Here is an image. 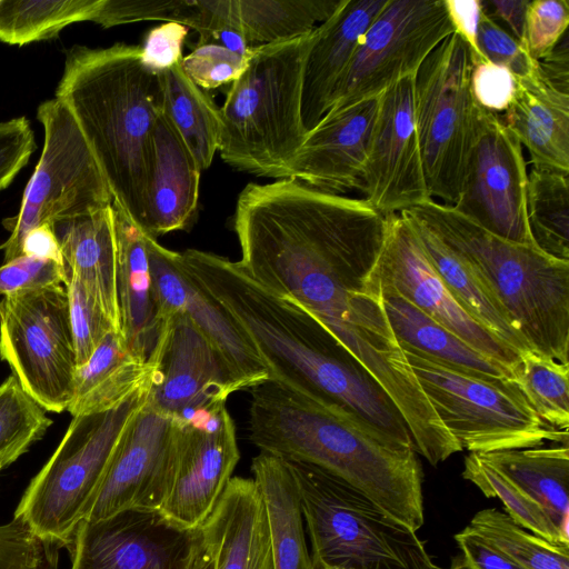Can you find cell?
I'll return each mask as SVG.
<instances>
[{
	"label": "cell",
	"instance_id": "obj_1",
	"mask_svg": "<svg viewBox=\"0 0 569 569\" xmlns=\"http://www.w3.org/2000/svg\"><path fill=\"white\" fill-rule=\"evenodd\" d=\"M239 266L257 283L316 317L366 368L397 342L373 284L388 216L363 198L295 179L249 183L233 219Z\"/></svg>",
	"mask_w": 569,
	"mask_h": 569
},
{
	"label": "cell",
	"instance_id": "obj_2",
	"mask_svg": "<svg viewBox=\"0 0 569 569\" xmlns=\"http://www.w3.org/2000/svg\"><path fill=\"white\" fill-rule=\"evenodd\" d=\"M178 261L188 279L249 338L270 380L413 445L405 419L380 383L298 302L266 289L238 261L216 253L188 249Z\"/></svg>",
	"mask_w": 569,
	"mask_h": 569
},
{
	"label": "cell",
	"instance_id": "obj_3",
	"mask_svg": "<svg viewBox=\"0 0 569 569\" xmlns=\"http://www.w3.org/2000/svg\"><path fill=\"white\" fill-rule=\"evenodd\" d=\"M250 393L249 439L260 452L328 472L413 531L423 525V473L413 445L274 380Z\"/></svg>",
	"mask_w": 569,
	"mask_h": 569
},
{
	"label": "cell",
	"instance_id": "obj_4",
	"mask_svg": "<svg viewBox=\"0 0 569 569\" xmlns=\"http://www.w3.org/2000/svg\"><path fill=\"white\" fill-rule=\"evenodd\" d=\"M140 56V46H74L56 98L77 121L113 201L143 231L150 134L163 111V88Z\"/></svg>",
	"mask_w": 569,
	"mask_h": 569
},
{
	"label": "cell",
	"instance_id": "obj_5",
	"mask_svg": "<svg viewBox=\"0 0 569 569\" xmlns=\"http://www.w3.org/2000/svg\"><path fill=\"white\" fill-rule=\"evenodd\" d=\"M475 272L532 351L569 365V261L501 238L429 199L403 210Z\"/></svg>",
	"mask_w": 569,
	"mask_h": 569
},
{
	"label": "cell",
	"instance_id": "obj_6",
	"mask_svg": "<svg viewBox=\"0 0 569 569\" xmlns=\"http://www.w3.org/2000/svg\"><path fill=\"white\" fill-rule=\"evenodd\" d=\"M315 30L253 48L220 108L219 151L231 167L283 179L306 139L301 117L303 66Z\"/></svg>",
	"mask_w": 569,
	"mask_h": 569
},
{
	"label": "cell",
	"instance_id": "obj_7",
	"mask_svg": "<svg viewBox=\"0 0 569 569\" xmlns=\"http://www.w3.org/2000/svg\"><path fill=\"white\" fill-rule=\"evenodd\" d=\"M288 462L298 487L313 569H441L417 531L366 495L319 468Z\"/></svg>",
	"mask_w": 569,
	"mask_h": 569
},
{
	"label": "cell",
	"instance_id": "obj_8",
	"mask_svg": "<svg viewBox=\"0 0 569 569\" xmlns=\"http://www.w3.org/2000/svg\"><path fill=\"white\" fill-rule=\"evenodd\" d=\"M150 388L98 413L72 417L59 446L31 479L13 518L44 542L69 552L87 519L129 423L146 405Z\"/></svg>",
	"mask_w": 569,
	"mask_h": 569
},
{
	"label": "cell",
	"instance_id": "obj_9",
	"mask_svg": "<svg viewBox=\"0 0 569 569\" xmlns=\"http://www.w3.org/2000/svg\"><path fill=\"white\" fill-rule=\"evenodd\" d=\"M439 420L461 449L489 453L568 445V433L545 423L511 380H488L418 352L402 350Z\"/></svg>",
	"mask_w": 569,
	"mask_h": 569
},
{
	"label": "cell",
	"instance_id": "obj_10",
	"mask_svg": "<svg viewBox=\"0 0 569 569\" xmlns=\"http://www.w3.org/2000/svg\"><path fill=\"white\" fill-rule=\"evenodd\" d=\"M44 143L18 213L6 218L10 231L0 247L4 262L21 256L27 233L41 224L87 214L112 204L106 178L70 110L57 98L37 111Z\"/></svg>",
	"mask_w": 569,
	"mask_h": 569
},
{
	"label": "cell",
	"instance_id": "obj_11",
	"mask_svg": "<svg viewBox=\"0 0 569 569\" xmlns=\"http://www.w3.org/2000/svg\"><path fill=\"white\" fill-rule=\"evenodd\" d=\"M472 52L453 32L415 74L413 111L428 191L453 206L469 148L476 102L470 90Z\"/></svg>",
	"mask_w": 569,
	"mask_h": 569
},
{
	"label": "cell",
	"instance_id": "obj_12",
	"mask_svg": "<svg viewBox=\"0 0 569 569\" xmlns=\"http://www.w3.org/2000/svg\"><path fill=\"white\" fill-rule=\"evenodd\" d=\"M0 359L47 411L68 409L78 366L64 286L2 297Z\"/></svg>",
	"mask_w": 569,
	"mask_h": 569
},
{
	"label": "cell",
	"instance_id": "obj_13",
	"mask_svg": "<svg viewBox=\"0 0 569 569\" xmlns=\"http://www.w3.org/2000/svg\"><path fill=\"white\" fill-rule=\"evenodd\" d=\"M453 32L443 0H389L362 37L327 113L378 97L415 76Z\"/></svg>",
	"mask_w": 569,
	"mask_h": 569
},
{
	"label": "cell",
	"instance_id": "obj_14",
	"mask_svg": "<svg viewBox=\"0 0 569 569\" xmlns=\"http://www.w3.org/2000/svg\"><path fill=\"white\" fill-rule=\"evenodd\" d=\"M527 163L502 118L476 104L457 201L465 217L507 240L533 244L527 217Z\"/></svg>",
	"mask_w": 569,
	"mask_h": 569
},
{
	"label": "cell",
	"instance_id": "obj_15",
	"mask_svg": "<svg viewBox=\"0 0 569 569\" xmlns=\"http://www.w3.org/2000/svg\"><path fill=\"white\" fill-rule=\"evenodd\" d=\"M373 278L380 288L391 289L479 352L511 371L519 363L523 353L483 328L453 298L401 213L388 216Z\"/></svg>",
	"mask_w": 569,
	"mask_h": 569
},
{
	"label": "cell",
	"instance_id": "obj_16",
	"mask_svg": "<svg viewBox=\"0 0 569 569\" xmlns=\"http://www.w3.org/2000/svg\"><path fill=\"white\" fill-rule=\"evenodd\" d=\"M200 528L182 529L159 510H123L82 520L70 550V569H192Z\"/></svg>",
	"mask_w": 569,
	"mask_h": 569
},
{
	"label": "cell",
	"instance_id": "obj_17",
	"mask_svg": "<svg viewBox=\"0 0 569 569\" xmlns=\"http://www.w3.org/2000/svg\"><path fill=\"white\" fill-rule=\"evenodd\" d=\"M409 76L380 96L361 173L365 200L383 216L432 199L426 183Z\"/></svg>",
	"mask_w": 569,
	"mask_h": 569
},
{
	"label": "cell",
	"instance_id": "obj_18",
	"mask_svg": "<svg viewBox=\"0 0 569 569\" xmlns=\"http://www.w3.org/2000/svg\"><path fill=\"white\" fill-rule=\"evenodd\" d=\"M179 421L172 482L160 513L173 525L199 529L214 509L240 459L236 426L226 403Z\"/></svg>",
	"mask_w": 569,
	"mask_h": 569
},
{
	"label": "cell",
	"instance_id": "obj_19",
	"mask_svg": "<svg viewBox=\"0 0 569 569\" xmlns=\"http://www.w3.org/2000/svg\"><path fill=\"white\" fill-rule=\"evenodd\" d=\"M179 421L149 400L127 427L99 495L84 520L123 510H160L178 455Z\"/></svg>",
	"mask_w": 569,
	"mask_h": 569
},
{
	"label": "cell",
	"instance_id": "obj_20",
	"mask_svg": "<svg viewBox=\"0 0 569 569\" xmlns=\"http://www.w3.org/2000/svg\"><path fill=\"white\" fill-rule=\"evenodd\" d=\"M160 321L157 345L149 359L156 366L150 402L181 421L226 403L236 389L211 343L181 312L162 313Z\"/></svg>",
	"mask_w": 569,
	"mask_h": 569
},
{
	"label": "cell",
	"instance_id": "obj_21",
	"mask_svg": "<svg viewBox=\"0 0 569 569\" xmlns=\"http://www.w3.org/2000/svg\"><path fill=\"white\" fill-rule=\"evenodd\" d=\"M146 246L159 318L171 311L187 316L219 355L236 391L270 380L268 368L241 328L182 272L179 252L147 233Z\"/></svg>",
	"mask_w": 569,
	"mask_h": 569
},
{
	"label": "cell",
	"instance_id": "obj_22",
	"mask_svg": "<svg viewBox=\"0 0 569 569\" xmlns=\"http://www.w3.org/2000/svg\"><path fill=\"white\" fill-rule=\"evenodd\" d=\"M379 96L327 113L308 131L283 179L332 194L361 191V173Z\"/></svg>",
	"mask_w": 569,
	"mask_h": 569
},
{
	"label": "cell",
	"instance_id": "obj_23",
	"mask_svg": "<svg viewBox=\"0 0 569 569\" xmlns=\"http://www.w3.org/2000/svg\"><path fill=\"white\" fill-rule=\"evenodd\" d=\"M388 1L341 0L337 10L315 29L302 76L301 117L308 131L330 109L362 37Z\"/></svg>",
	"mask_w": 569,
	"mask_h": 569
},
{
	"label": "cell",
	"instance_id": "obj_24",
	"mask_svg": "<svg viewBox=\"0 0 569 569\" xmlns=\"http://www.w3.org/2000/svg\"><path fill=\"white\" fill-rule=\"evenodd\" d=\"M200 173L196 159L162 111L150 134L144 233L157 238L193 222Z\"/></svg>",
	"mask_w": 569,
	"mask_h": 569
},
{
	"label": "cell",
	"instance_id": "obj_25",
	"mask_svg": "<svg viewBox=\"0 0 569 569\" xmlns=\"http://www.w3.org/2000/svg\"><path fill=\"white\" fill-rule=\"evenodd\" d=\"M200 531L213 569H274L267 510L253 479L232 477Z\"/></svg>",
	"mask_w": 569,
	"mask_h": 569
},
{
	"label": "cell",
	"instance_id": "obj_26",
	"mask_svg": "<svg viewBox=\"0 0 569 569\" xmlns=\"http://www.w3.org/2000/svg\"><path fill=\"white\" fill-rule=\"evenodd\" d=\"M117 240L120 332L129 351L149 362L161 327L150 273L146 233L112 201Z\"/></svg>",
	"mask_w": 569,
	"mask_h": 569
},
{
	"label": "cell",
	"instance_id": "obj_27",
	"mask_svg": "<svg viewBox=\"0 0 569 569\" xmlns=\"http://www.w3.org/2000/svg\"><path fill=\"white\" fill-rule=\"evenodd\" d=\"M501 118L527 149L532 168L569 172V88L549 81L537 67L517 79Z\"/></svg>",
	"mask_w": 569,
	"mask_h": 569
},
{
	"label": "cell",
	"instance_id": "obj_28",
	"mask_svg": "<svg viewBox=\"0 0 569 569\" xmlns=\"http://www.w3.org/2000/svg\"><path fill=\"white\" fill-rule=\"evenodd\" d=\"M52 228L60 244L66 272L81 280L120 332L112 204L87 214L57 220Z\"/></svg>",
	"mask_w": 569,
	"mask_h": 569
},
{
	"label": "cell",
	"instance_id": "obj_29",
	"mask_svg": "<svg viewBox=\"0 0 569 569\" xmlns=\"http://www.w3.org/2000/svg\"><path fill=\"white\" fill-rule=\"evenodd\" d=\"M156 366L134 357L118 331L109 332L91 357L77 367L71 401L72 416L110 410L151 387Z\"/></svg>",
	"mask_w": 569,
	"mask_h": 569
},
{
	"label": "cell",
	"instance_id": "obj_30",
	"mask_svg": "<svg viewBox=\"0 0 569 569\" xmlns=\"http://www.w3.org/2000/svg\"><path fill=\"white\" fill-rule=\"evenodd\" d=\"M380 292L386 317L402 350L479 378L513 381L508 367L479 352L391 289L380 288Z\"/></svg>",
	"mask_w": 569,
	"mask_h": 569
},
{
	"label": "cell",
	"instance_id": "obj_31",
	"mask_svg": "<svg viewBox=\"0 0 569 569\" xmlns=\"http://www.w3.org/2000/svg\"><path fill=\"white\" fill-rule=\"evenodd\" d=\"M251 471L267 510L274 569H313L289 462L260 452L252 459Z\"/></svg>",
	"mask_w": 569,
	"mask_h": 569
},
{
	"label": "cell",
	"instance_id": "obj_32",
	"mask_svg": "<svg viewBox=\"0 0 569 569\" xmlns=\"http://www.w3.org/2000/svg\"><path fill=\"white\" fill-rule=\"evenodd\" d=\"M401 214L413 228L432 268L458 303L477 322L511 348L520 353L532 351L469 266L428 227L405 213Z\"/></svg>",
	"mask_w": 569,
	"mask_h": 569
},
{
	"label": "cell",
	"instance_id": "obj_33",
	"mask_svg": "<svg viewBox=\"0 0 569 569\" xmlns=\"http://www.w3.org/2000/svg\"><path fill=\"white\" fill-rule=\"evenodd\" d=\"M536 500L569 538V448L535 447L479 453Z\"/></svg>",
	"mask_w": 569,
	"mask_h": 569
},
{
	"label": "cell",
	"instance_id": "obj_34",
	"mask_svg": "<svg viewBox=\"0 0 569 569\" xmlns=\"http://www.w3.org/2000/svg\"><path fill=\"white\" fill-rule=\"evenodd\" d=\"M341 0H228L230 20L252 47L289 41L312 32Z\"/></svg>",
	"mask_w": 569,
	"mask_h": 569
},
{
	"label": "cell",
	"instance_id": "obj_35",
	"mask_svg": "<svg viewBox=\"0 0 569 569\" xmlns=\"http://www.w3.org/2000/svg\"><path fill=\"white\" fill-rule=\"evenodd\" d=\"M163 112L196 159L200 170L210 167L219 150L220 109L210 96L194 84L180 62L161 74Z\"/></svg>",
	"mask_w": 569,
	"mask_h": 569
},
{
	"label": "cell",
	"instance_id": "obj_36",
	"mask_svg": "<svg viewBox=\"0 0 569 569\" xmlns=\"http://www.w3.org/2000/svg\"><path fill=\"white\" fill-rule=\"evenodd\" d=\"M527 217L535 246L550 257L569 261V172L531 169Z\"/></svg>",
	"mask_w": 569,
	"mask_h": 569
},
{
	"label": "cell",
	"instance_id": "obj_37",
	"mask_svg": "<svg viewBox=\"0 0 569 569\" xmlns=\"http://www.w3.org/2000/svg\"><path fill=\"white\" fill-rule=\"evenodd\" d=\"M100 0H0V40L23 46L56 37L67 26L91 21Z\"/></svg>",
	"mask_w": 569,
	"mask_h": 569
},
{
	"label": "cell",
	"instance_id": "obj_38",
	"mask_svg": "<svg viewBox=\"0 0 569 569\" xmlns=\"http://www.w3.org/2000/svg\"><path fill=\"white\" fill-rule=\"evenodd\" d=\"M512 373L513 381L538 417L553 429L568 433L569 365L528 351Z\"/></svg>",
	"mask_w": 569,
	"mask_h": 569
},
{
	"label": "cell",
	"instance_id": "obj_39",
	"mask_svg": "<svg viewBox=\"0 0 569 569\" xmlns=\"http://www.w3.org/2000/svg\"><path fill=\"white\" fill-rule=\"evenodd\" d=\"M462 477L487 497L500 499L507 515L523 529L552 543L569 546V538L560 532L547 511L479 453L470 452L466 457Z\"/></svg>",
	"mask_w": 569,
	"mask_h": 569
},
{
	"label": "cell",
	"instance_id": "obj_40",
	"mask_svg": "<svg viewBox=\"0 0 569 569\" xmlns=\"http://www.w3.org/2000/svg\"><path fill=\"white\" fill-rule=\"evenodd\" d=\"M469 526L527 569H569V546L528 532L498 509L478 511Z\"/></svg>",
	"mask_w": 569,
	"mask_h": 569
},
{
	"label": "cell",
	"instance_id": "obj_41",
	"mask_svg": "<svg viewBox=\"0 0 569 569\" xmlns=\"http://www.w3.org/2000/svg\"><path fill=\"white\" fill-rule=\"evenodd\" d=\"M163 20L192 28L198 46L208 44L214 28L213 1L100 0L91 21L110 28L137 21Z\"/></svg>",
	"mask_w": 569,
	"mask_h": 569
},
{
	"label": "cell",
	"instance_id": "obj_42",
	"mask_svg": "<svg viewBox=\"0 0 569 569\" xmlns=\"http://www.w3.org/2000/svg\"><path fill=\"white\" fill-rule=\"evenodd\" d=\"M52 420L12 375L0 385V465L6 468L39 441Z\"/></svg>",
	"mask_w": 569,
	"mask_h": 569
},
{
	"label": "cell",
	"instance_id": "obj_43",
	"mask_svg": "<svg viewBox=\"0 0 569 569\" xmlns=\"http://www.w3.org/2000/svg\"><path fill=\"white\" fill-rule=\"evenodd\" d=\"M70 325L74 340L77 366L84 363L111 331H118L81 280L66 272ZM119 332V331H118Z\"/></svg>",
	"mask_w": 569,
	"mask_h": 569
},
{
	"label": "cell",
	"instance_id": "obj_44",
	"mask_svg": "<svg viewBox=\"0 0 569 569\" xmlns=\"http://www.w3.org/2000/svg\"><path fill=\"white\" fill-rule=\"evenodd\" d=\"M58 551L17 518L0 525V569H57Z\"/></svg>",
	"mask_w": 569,
	"mask_h": 569
},
{
	"label": "cell",
	"instance_id": "obj_45",
	"mask_svg": "<svg viewBox=\"0 0 569 569\" xmlns=\"http://www.w3.org/2000/svg\"><path fill=\"white\" fill-rule=\"evenodd\" d=\"M249 58L241 57L222 46H197L180 61L188 78L202 90L216 89L233 82L243 73Z\"/></svg>",
	"mask_w": 569,
	"mask_h": 569
},
{
	"label": "cell",
	"instance_id": "obj_46",
	"mask_svg": "<svg viewBox=\"0 0 569 569\" xmlns=\"http://www.w3.org/2000/svg\"><path fill=\"white\" fill-rule=\"evenodd\" d=\"M569 2L567 0H533L529 2L525 48L536 61L549 54L567 34Z\"/></svg>",
	"mask_w": 569,
	"mask_h": 569
},
{
	"label": "cell",
	"instance_id": "obj_47",
	"mask_svg": "<svg viewBox=\"0 0 569 569\" xmlns=\"http://www.w3.org/2000/svg\"><path fill=\"white\" fill-rule=\"evenodd\" d=\"M477 44L486 60L507 68L516 79L528 77L537 70L538 61L502 27L487 17L483 10Z\"/></svg>",
	"mask_w": 569,
	"mask_h": 569
},
{
	"label": "cell",
	"instance_id": "obj_48",
	"mask_svg": "<svg viewBox=\"0 0 569 569\" xmlns=\"http://www.w3.org/2000/svg\"><path fill=\"white\" fill-rule=\"evenodd\" d=\"M66 269L56 261L20 256L0 267V296L64 286Z\"/></svg>",
	"mask_w": 569,
	"mask_h": 569
},
{
	"label": "cell",
	"instance_id": "obj_49",
	"mask_svg": "<svg viewBox=\"0 0 569 569\" xmlns=\"http://www.w3.org/2000/svg\"><path fill=\"white\" fill-rule=\"evenodd\" d=\"M470 90L477 106L492 112H505L513 98L517 79L505 67L486 59L472 61Z\"/></svg>",
	"mask_w": 569,
	"mask_h": 569
},
{
	"label": "cell",
	"instance_id": "obj_50",
	"mask_svg": "<svg viewBox=\"0 0 569 569\" xmlns=\"http://www.w3.org/2000/svg\"><path fill=\"white\" fill-rule=\"evenodd\" d=\"M34 148L33 131L27 118L0 122V191L27 164Z\"/></svg>",
	"mask_w": 569,
	"mask_h": 569
},
{
	"label": "cell",
	"instance_id": "obj_51",
	"mask_svg": "<svg viewBox=\"0 0 569 569\" xmlns=\"http://www.w3.org/2000/svg\"><path fill=\"white\" fill-rule=\"evenodd\" d=\"M188 28L177 22H164L151 29L141 46V62L153 73L162 74L181 61Z\"/></svg>",
	"mask_w": 569,
	"mask_h": 569
},
{
	"label": "cell",
	"instance_id": "obj_52",
	"mask_svg": "<svg viewBox=\"0 0 569 569\" xmlns=\"http://www.w3.org/2000/svg\"><path fill=\"white\" fill-rule=\"evenodd\" d=\"M462 557L475 569H527L470 526L455 536Z\"/></svg>",
	"mask_w": 569,
	"mask_h": 569
},
{
	"label": "cell",
	"instance_id": "obj_53",
	"mask_svg": "<svg viewBox=\"0 0 569 569\" xmlns=\"http://www.w3.org/2000/svg\"><path fill=\"white\" fill-rule=\"evenodd\" d=\"M449 20L472 52V61L485 59L477 44L478 29L482 16L481 0H443Z\"/></svg>",
	"mask_w": 569,
	"mask_h": 569
},
{
	"label": "cell",
	"instance_id": "obj_54",
	"mask_svg": "<svg viewBox=\"0 0 569 569\" xmlns=\"http://www.w3.org/2000/svg\"><path fill=\"white\" fill-rule=\"evenodd\" d=\"M530 0H481L482 10L525 47L526 17Z\"/></svg>",
	"mask_w": 569,
	"mask_h": 569
},
{
	"label": "cell",
	"instance_id": "obj_55",
	"mask_svg": "<svg viewBox=\"0 0 569 569\" xmlns=\"http://www.w3.org/2000/svg\"><path fill=\"white\" fill-rule=\"evenodd\" d=\"M21 256L56 261L64 267L60 244L50 223L41 224L27 233L22 241Z\"/></svg>",
	"mask_w": 569,
	"mask_h": 569
},
{
	"label": "cell",
	"instance_id": "obj_56",
	"mask_svg": "<svg viewBox=\"0 0 569 569\" xmlns=\"http://www.w3.org/2000/svg\"><path fill=\"white\" fill-rule=\"evenodd\" d=\"M192 569H213L212 558H211L210 553L208 552V550L203 543V540L201 542V547L198 551V555H197V558L192 566Z\"/></svg>",
	"mask_w": 569,
	"mask_h": 569
},
{
	"label": "cell",
	"instance_id": "obj_57",
	"mask_svg": "<svg viewBox=\"0 0 569 569\" xmlns=\"http://www.w3.org/2000/svg\"><path fill=\"white\" fill-rule=\"evenodd\" d=\"M449 569H475L472 568L466 559L461 556L456 558Z\"/></svg>",
	"mask_w": 569,
	"mask_h": 569
},
{
	"label": "cell",
	"instance_id": "obj_58",
	"mask_svg": "<svg viewBox=\"0 0 569 569\" xmlns=\"http://www.w3.org/2000/svg\"><path fill=\"white\" fill-rule=\"evenodd\" d=\"M3 469V467L0 465V470Z\"/></svg>",
	"mask_w": 569,
	"mask_h": 569
}]
</instances>
